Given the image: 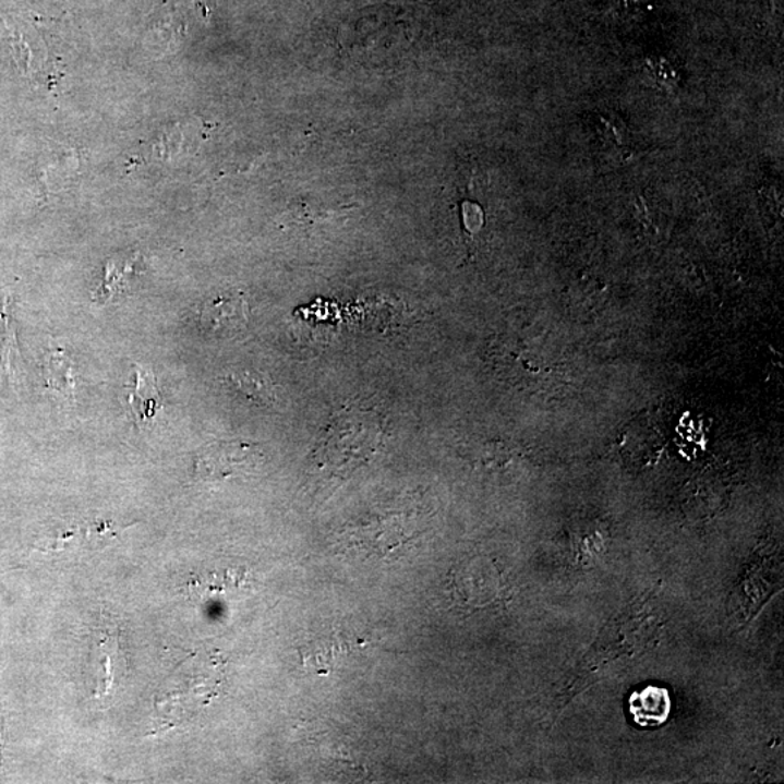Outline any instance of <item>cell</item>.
Masks as SVG:
<instances>
[{
    "label": "cell",
    "instance_id": "1",
    "mask_svg": "<svg viewBox=\"0 0 784 784\" xmlns=\"http://www.w3.org/2000/svg\"><path fill=\"white\" fill-rule=\"evenodd\" d=\"M383 419L374 410L348 406L337 410L319 435L314 462L319 471L346 479L367 466L384 446Z\"/></svg>",
    "mask_w": 784,
    "mask_h": 784
},
{
    "label": "cell",
    "instance_id": "2",
    "mask_svg": "<svg viewBox=\"0 0 784 784\" xmlns=\"http://www.w3.org/2000/svg\"><path fill=\"white\" fill-rule=\"evenodd\" d=\"M263 462L265 454L261 446L253 442H214L196 454L194 475L203 483H222L255 474Z\"/></svg>",
    "mask_w": 784,
    "mask_h": 784
},
{
    "label": "cell",
    "instance_id": "3",
    "mask_svg": "<svg viewBox=\"0 0 784 784\" xmlns=\"http://www.w3.org/2000/svg\"><path fill=\"white\" fill-rule=\"evenodd\" d=\"M198 315L205 335H238L251 322V309L242 293L209 297L201 304Z\"/></svg>",
    "mask_w": 784,
    "mask_h": 784
},
{
    "label": "cell",
    "instance_id": "4",
    "mask_svg": "<svg viewBox=\"0 0 784 784\" xmlns=\"http://www.w3.org/2000/svg\"><path fill=\"white\" fill-rule=\"evenodd\" d=\"M94 663L96 674H98V683H96L98 689H96L95 696L96 698H105V696L112 693L118 683L122 680L126 670L120 637H118L116 629L99 634L94 647Z\"/></svg>",
    "mask_w": 784,
    "mask_h": 784
},
{
    "label": "cell",
    "instance_id": "5",
    "mask_svg": "<svg viewBox=\"0 0 784 784\" xmlns=\"http://www.w3.org/2000/svg\"><path fill=\"white\" fill-rule=\"evenodd\" d=\"M229 391L260 409H275L279 405L278 388L274 381L255 370L231 371L222 376Z\"/></svg>",
    "mask_w": 784,
    "mask_h": 784
},
{
    "label": "cell",
    "instance_id": "6",
    "mask_svg": "<svg viewBox=\"0 0 784 784\" xmlns=\"http://www.w3.org/2000/svg\"><path fill=\"white\" fill-rule=\"evenodd\" d=\"M628 708L635 724L641 728H656L668 720L672 699L664 687L647 686L630 695Z\"/></svg>",
    "mask_w": 784,
    "mask_h": 784
},
{
    "label": "cell",
    "instance_id": "7",
    "mask_svg": "<svg viewBox=\"0 0 784 784\" xmlns=\"http://www.w3.org/2000/svg\"><path fill=\"white\" fill-rule=\"evenodd\" d=\"M159 388H157L156 376L150 367L135 365L134 383L131 384L129 394V407L135 422L147 424L156 418L161 406Z\"/></svg>",
    "mask_w": 784,
    "mask_h": 784
},
{
    "label": "cell",
    "instance_id": "8",
    "mask_svg": "<svg viewBox=\"0 0 784 784\" xmlns=\"http://www.w3.org/2000/svg\"><path fill=\"white\" fill-rule=\"evenodd\" d=\"M76 365L63 349L51 350L46 358V383L52 393L70 402L76 396Z\"/></svg>",
    "mask_w": 784,
    "mask_h": 784
},
{
    "label": "cell",
    "instance_id": "9",
    "mask_svg": "<svg viewBox=\"0 0 784 784\" xmlns=\"http://www.w3.org/2000/svg\"><path fill=\"white\" fill-rule=\"evenodd\" d=\"M120 530L113 529V523L109 522H92L86 528H74L63 530L57 534L55 541L50 543V550H68L70 546L76 545V541L82 542V546L99 547L105 541L111 539Z\"/></svg>",
    "mask_w": 784,
    "mask_h": 784
},
{
    "label": "cell",
    "instance_id": "10",
    "mask_svg": "<svg viewBox=\"0 0 784 784\" xmlns=\"http://www.w3.org/2000/svg\"><path fill=\"white\" fill-rule=\"evenodd\" d=\"M0 358H2L3 370L7 372L8 378L13 383L16 379L17 372L21 371L22 361L20 348H17L15 326H13L11 315H9L7 298H4L2 310H0Z\"/></svg>",
    "mask_w": 784,
    "mask_h": 784
}]
</instances>
